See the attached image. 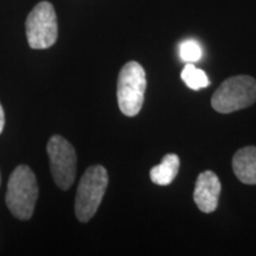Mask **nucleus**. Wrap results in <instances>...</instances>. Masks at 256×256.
I'll list each match as a JSON object with an SVG mask.
<instances>
[{
    "instance_id": "obj_13",
    "label": "nucleus",
    "mask_w": 256,
    "mask_h": 256,
    "mask_svg": "<svg viewBox=\"0 0 256 256\" xmlns=\"http://www.w3.org/2000/svg\"><path fill=\"white\" fill-rule=\"evenodd\" d=\"M0 182H2V179H0Z\"/></svg>"
},
{
    "instance_id": "obj_1",
    "label": "nucleus",
    "mask_w": 256,
    "mask_h": 256,
    "mask_svg": "<svg viewBox=\"0 0 256 256\" xmlns=\"http://www.w3.org/2000/svg\"><path fill=\"white\" fill-rule=\"evenodd\" d=\"M38 198V185L34 171L26 165H19L10 176L6 206L16 218L30 220Z\"/></svg>"
},
{
    "instance_id": "obj_3",
    "label": "nucleus",
    "mask_w": 256,
    "mask_h": 256,
    "mask_svg": "<svg viewBox=\"0 0 256 256\" xmlns=\"http://www.w3.org/2000/svg\"><path fill=\"white\" fill-rule=\"evenodd\" d=\"M256 101V80L248 75L226 78L211 98V106L216 112L229 114L247 108Z\"/></svg>"
},
{
    "instance_id": "obj_2",
    "label": "nucleus",
    "mask_w": 256,
    "mask_h": 256,
    "mask_svg": "<svg viewBox=\"0 0 256 256\" xmlns=\"http://www.w3.org/2000/svg\"><path fill=\"white\" fill-rule=\"evenodd\" d=\"M108 172L104 166H90L80 180L75 200V214L78 220L86 223L92 218L104 200L108 186Z\"/></svg>"
},
{
    "instance_id": "obj_4",
    "label": "nucleus",
    "mask_w": 256,
    "mask_h": 256,
    "mask_svg": "<svg viewBox=\"0 0 256 256\" xmlns=\"http://www.w3.org/2000/svg\"><path fill=\"white\" fill-rule=\"evenodd\" d=\"M146 72L142 64L130 60L120 70L118 78V104L126 116L139 114L146 90Z\"/></svg>"
},
{
    "instance_id": "obj_6",
    "label": "nucleus",
    "mask_w": 256,
    "mask_h": 256,
    "mask_svg": "<svg viewBox=\"0 0 256 256\" xmlns=\"http://www.w3.org/2000/svg\"><path fill=\"white\" fill-rule=\"evenodd\" d=\"M54 182L60 190H68L76 177V152L68 140L60 136L50 138L46 146Z\"/></svg>"
},
{
    "instance_id": "obj_9",
    "label": "nucleus",
    "mask_w": 256,
    "mask_h": 256,
    "mask_svg": "<svg viewBox=\"0 0 256 256\" xmlns=\"http://www.w3.org/2000/svg\"><path fill=\"white\" fill-rule=\"evenodd\" d=\"M179 166H180L179 156L174 153H168L162 158L159 165L151 168V171H150L151 180L154 184L162 185V186L170 185L177 177Z\"/></svg>"
},
{
    "instance_id": "obj_10",
    "label": "nucleus",
    "mask_w": 256,
    "mask_h": 256,
    "mask_svg": "<svg viewBox=\"0 0 256 256\" xmlns=\"http://www.w3.org/2000/svg\"><path fill=\"white\" fill-rule=\"evenodd\" d=\"M182 80L185 84L192 90H200L202 88H206L210 86V81L206 74L202 69H198L194 66V63H188L182 72Z\"/></svg>"
},
{
    "instance_id": "obj_5",
    "label": "nucleus",
    "mask_w": 256,
    "mask_h": 256,
    "mask_svg": "<svg viewBox=\"0 0 256 256\" xmlns=\"http://www.w3.org/2000/svg\"><path fill=\"white\" fill-rule=\"evenodd\" d=\"M58 36L57 17L49 2H40L26 18V38L32 49L43 50L52 46Z\"/></svg>"
},
{
    "instance_id": "obj_11",
    "label": "nucleus",
    "mask_w": 256,
    "mask_h": 256,
    "mask_svg": "<svg viewBox=\"0 0 256 256\" xmlns=\"http://www.w3.org/2000/svg\"><path fill=\"white\" fill-rule=\"evenodd\" d=\"M179 56L184 62L194 63L198 62L203 56V49L200 44L194 40L182 42L179 46Z\"/></svg>"
},
{
    "instance_id": "obj_12",
    "label": "nucleus",
    "mask_w": 256,
    "mask_h": 256,
    "mask_svg": "<svg viewBox=\"0 0 256 256\" xmlns=\"http://www.w3.org/2000/svg\"><path fill=\"white\" fill-rule=\"evenodd\" d=\"M4 127H5V113H4V110H2V104H0V134H2V130H4Z\"/></svg>"
},
{
    "instance_id": "obj_7",
    "label": "nucleus",
    "mask_w": 256,
    "mask_h": 256,
    "mask_svg": "<svg viewBox=\"0 0 256 256\" xmlns=\"http://www.w3.org/2000/svg\"><path fill=\"white\" fill-rule=\"evenodd\" d=\"M220 194V182L215 172L204 171L197 177L194 200L198 209L211 214L217 209Z\"/></svg>"
},
{
    "instance_id": "obj_8",
    "label": "nucleus",
    "mask_w": 256,
    "mask_h": 256,
    "mask_svg": "<svg viewBox=\"0 0 256 256\" xmlns=\"http://www.w3.org/2000/svg\"><path fill=\"white\" fill-rule=\"evenodd\" d=\"M232 170L242 183L256 185V147L247 146L238 150L232 158Z\"/></svg>"
}]
</instances>
